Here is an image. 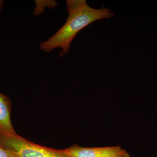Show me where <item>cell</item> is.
<instances>
[{
    "label": "cell",
    "mask_w": 157,
    "mask_h": 157,
    "mask_svg": "<svg viewBox=\"0 0 157 157\" xmlns=\"http://www.w3.org/2000/svg\"><path fill=\"white\" fill-rule=\"evenodd\" d=\"M66 3L68 16L66 23L54 36L39 44L40 49L46 52L60 48L62 57L69 52L71 42L78 32L96 21L114 16L110 9L104 6L94 9L85 0H67Z\"/></svg>",
    "instance_id": "6da1fadb"
},
{
    "label": "cell",
    "mask_w": 157,
    "mask_h": 157,
    "mask_svg": "<svg viewBox=\"0 0 157 157\" xmlns=\"http://www.w3.org/2000/svg\"><path fill=\"white\" fill-rule=\"evenodd\" d=\"M0 144L17 157H70L63 150L40 146L17 135H9L0 133Z\"/></svg>",
    "instance_id": "7a4b0ae2"
},
{
    "label": "cell",
    "mask_w": 157,
    "mask_h": 157,
    "mask_svg": "<svg viewBox=\"0 0 157 157\" xmlns=\"http://www.w3.org/2000/svg\"><path fill=\"white\" fill-rule=\"evenodd\" d=\"M63 150L70 157H117L126 151L118 146L88 147L77 145Z\"/></svg>",
    "instance_id": "3957f363"
},
{
    "label": "cell",
    "mask_w": 157,
    "mask_h": 157,
    "mask_svg": "<svg viewBox=\"0 0 157 157\" xmlns=\"http://www.w3.org/2000/svg\"><path fill=\"white\" fill-rule=\"evenodd\" d=\"M10 106L8 98L0 93V133L4 135H17L11 123Z\"/></svg>",
    "instance_id": "277c9868"
},
{
    "label": "cell",
    "mask_w": 157,
    "mask_h": 157,
    "mask_svg": "<svg viewBox=\"0 0 157 157\" xmlns=\"http://www.w3.org/2000/svg\"><path fill=\"white\" fill-rule=\"evenodd\" d=\"M0 157H17L13 153L0 144Z\"/></svg>",
    "instance_id": "5b68a950"
},
{
    "label": "cell",
    "mask_w": 157,
    "mask_h": 157,
    "mask_svg": "<svg viewBox=\"0 0 157 157\" xmlns=\"http://www.w3.org/2000/svg\"><path fill=\"white\" fill-rule=\"evenodd\" d=\"M117 157H130V156L128 153L126 151L124 154Z\"/></svg>",
    "instance_id": "8992f818"
},
{
    "label": "cell",
    "mask_w": 157,
    "mask_h": 157,
    "mask_svg": "<svg viewBox=\"0 0 157 157\" xmlns=\"http://www.w3.org/2000/svg\"><path fill=\"white\" fill-rule=\"evenodd\" d=\"M4 1L2 0H0V12L2 10L3 6H4Z\"/></svg>",
    "instance_id": "52a82bcc"
}]
</instances>
